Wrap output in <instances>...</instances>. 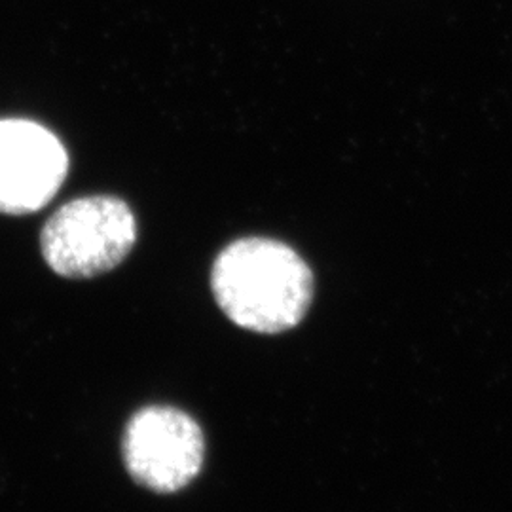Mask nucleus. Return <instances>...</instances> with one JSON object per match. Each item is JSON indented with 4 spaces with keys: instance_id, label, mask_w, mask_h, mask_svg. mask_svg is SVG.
<instances>
[{
    "instance_id": "obj_1",
    "label": "nucleus",
    "mask_w": 512,
    "mask_h": 512,
    "mask_svg": "<svg viewBox=\"0 0 512 512\" xmlns=\"http://www.w3.org/2000/svg\"><path fill=\"white\" fill-rule=\"evenodd\" d=\"M220 310L241 329L260 334L291 330L313 302V274L283 241L241 238L224 247L211 272Z\"/></svg>"
},
{
    "instance_id": "obj_2",
    "label": "nucleus",
    "mask_w": 512,
    "mask_h": 512,
    "mask_svg": "<svg viewBox=\"0 0 512 512\" xmlns=\"http://www.w3.org/2000/svg\"><path fill=\"white\" fill-rule=\"evenodd\" d=\"M137 241V222L116 196H88L57 209L40 234L42 256L55 274L88 279L126 260Z\"/></svg>"
},
{
    "instance_id": "obj_3",
    "label": "nucleus",
    "mask_w": 512,
    "mask_h": 512,
    "mask_svg": "<svg viewBox=\"0 0 512 512\" xmlns=\"http://www.w3.org/2000/svg\"><path fill=\"white\" fill-rule=\"evenodd\" d=\"M122 454L137 484L156 494H175L202 471V427L173 406L141 408L126 425Z\"/></svg>"
},
{
    "instance_id": "obj_4",
    "label": "nucleus",
    "mask_w": 512,
    "mask_h": 512,
    "mask_svg": "<svg viewBox=\"0 0 512 512\" xmlns=\"http://www.w3.org/2000/svg\"><path fill=\"white\" fill-rule=\"evenodd\" d=\"M67 171V150L50 129L23 118L0 120V213H37L54 200Z\"/></svg>"
}]
</instances>
